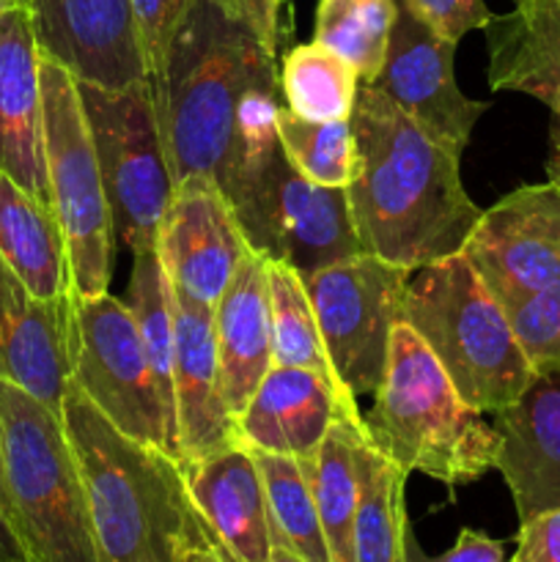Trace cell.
<instances>
[{"mask_svg": "<svg viewBox=\"0 0 560 562\" xmlns=\"http://www.w3.org/2000/svg\"><path fill=\"white\" fill-rule=\"evenodd\" d=\"M75 302H44L0 256V376L60 412L75 360Z\"/></svg>", "mask_w": 560, "mask_h": 562, "instance_id": "16", "label": "cell"}, {"mask_svg": "<svg viewBox=\"0 0 560 562\" xmlns=\"http://www.w3.org/2000/svg\"><path fill=\"white\" fill-rule=\"evenodd\" d=\"M38 75L49 201L69 250L71 283L77 296H102L113 272L115 234L91 126L77 77L66 66L42 55Z\"/></svg>", "mask_w": 560, "mask_h": 562, "instance_id": "7", "label": "cell"}, {"mask_svg": "<svg viewBox=\"0 0 560 562\" xmlns=\"http://www.w3.org/2000/svg\"><path fill=\"white\" fill-rule=\"evenodd\" d=\"M181 562H225L220 554L217 543H198V547H187L181 554Z\"/></svg>", "mask_w": 560, "mask_h": 562, "instance_id": "41", "label": "cell"}, {"mask_svg": "<svg viewBox=\"0 0 560 562\" xmlns=\"http://www.w3.org/2000/svg\"><path fill=\"white\" fill-rule=\"evenodd\" d=\"M132 274L126 289V307L135 318L137 335L146 349L154 382L159 387L165 415H168L170 437L179 450V428H176V395H173V360H176V322H173V289L165 274L154 247L132 252ZM179 461V459H176Z\"/></svg>", "mask_w": 560, "mask_h": 562, "instance_id": "27", "label": "cell"}, {"mask_svg": "<svg viewBox=\"0 0 560 562\" xmlns=\"http://www.w3.org/2000/svg\"><path fill=\"white\" fill-rule=\"evenodd\" d=\"M410 274L360 252L302 278L335 379L355 398L382 382Z\"/></svg>", "mask_w": 560, "mask_h": 562, "instance_id": "10", "label": "cell"}, {"mask_svg": "<svg viewBox=\"0 0 560 562\" xmlns=\"http://www.w3.org/2000/svg\"><path fill=\"white\" fill-rule=\"evenodd\" d=\"M497 464L519 521L560 508V371L536 373L525 393L494 415Z\"/></svg>", "mask_w": 560, "mask_h": 562, "instance_id": "20", "label": "cell"}, {"mask_svg": "<svg viewBox=\"0 0 560 562\" xmlns=\"http://www.w3.org/2000/svg\"><path fill=\"white\" fill-rule=\"evenodd\" d=\"M399 3L423 25L456 44L470 31H483L494 16L486 0H399Z\"/></svg>", "mask_w": 560, "mask_h": 562, "instance_id": "35", "label": "cell"}, {"mask_svg": "<svg viewBox=\"0 0 560 562\" xmlns=\"http://www.w3.org/2000/svg\"><path fill=\"white\" fill-rule=\"evenodd\" d=\"M42 53L20 0L0 9V168L31 195L49 201L44 157Z\"/></svg>", "mask_w": 560, "mask_h": 562, "instance_id": "19", "label": "cell"}, {"mask_svg": "<svg viewBox=\"0 0 560 562\" xmlns=\"http://www.w3.org/2000/svg\"><path fill=\"white\" fill-rule=\"evenodd\" d=\"M71 379L126 437L179 459L159 387L126 302L77 296Z\"/></svg>", "mask_w": 560, "mask_h": 562, "instance_id": "11", "label": "cell"}, {"mask_svg": "<svg viewBox=\"0 0 560 562\" xmlns=\"http://www.w3.org/2000/svg\"><path fill=\"white\" fill-rule=\"evenodd\" d=\"M340 415L362 420L357 398L307 368L272 366L236 417L239 442L267 453L311 459Z\"/></svg>", "mask_w": 560, "mask_h": 562, "instance_id": "17", "label": "cell"}, {"mask_svg": "<svg viewBox=\"0 0 560 562\" xmlns=\"http://www.w3.org/2000/svg\"><path fill=\"white\" fill-rule=\"evenodd\" d=\"M269 562H305V560H300V558H296V554H291L289 549L275 547V549H272V558H269Z\"/></svg>", "mask_w": 560, "mask_h": 562, "instance_id": "43", "label": "cell"}, {"mask_svg": "<svg viewBox=\"0 0 560 562\" xmlns=\"http://www.w3.org/2000/svg\"><path fill=\"white\" fill-rule=\"evenodd\" d=\"M0 516L11 525L14 530V516H11V499L9 488H5V470H3V448H0Z\"/></svg>", "mask_w": 560, "mask_h": 562, "instance_id": "42", "label": "cell"}, {"mask_svg": "<svg viewBox=\"0 0 560 562\" xmlns=\"http://www.w3.org/2000/svg\"><path fill=\"white\" fill-rule=\"evenodd\" d=\"M250 453L264 483L275 547L289 549L305 562H333L305 464L294 456L267 453V450L250 448Z\"/></svg>", "mask_w": 560, "mask_h": 562, "instance_id": "28", "label": "cell"}, {"mask_svg": "<svg viewBox=\"0 0 560 562\" xmlns=\"http://www.w3.org/2000/svg\"><path fill=\"white\" fill-rule=\"evenodd\" d=\"M399 0H318L313 42L355 66L360 86H373L390 47Z\"/></svg>", "mask_w": 560, "mask_h": 562, "instance_id": "30", "label": "cell"}, {"mask_svg": "<svg viewBox=\"0 0 560 562\" xmlns=\"http://www.w3.org/2000/svg\"><path fill=\"white\" fill-rule=\"evenodd\" d=\"M505 313L533 371H560V278L508 305Z\"/></svg>", "mask_w": 560, "mask_h": 562, "instance_id": "33", "label": "cell"}, {"mask_svg": "<svg viewBox=\"0 0 560 562\" xmlns=\"http://www.w3.org/2000/svg\"><path fill=\"white\" fill-rule=\"evenodd\" d=\"M31 16L38 53L80 82L126 88L146 80L132 0H20Z\"/></svg>", "mask_w": 560, "mask_h": 562, "instance_id": "15", "label": "cell"}, {"mask_svg": "<svg viewBox=\"0 0 560 562\" xmlns=\"http://www.w3.org/2000/svg\"><path fill=\"white\" fill-rule=\"evenodd\" d=\"M5 3H9V0H0V9H3V5H5Z\"/></svg>", "mask_w": 560, "mask_h": 562, "instance_id": "45", "label": "cell"}, {"mask_svg": "<svg viewBox=\"0 0 560 562\" xmlns=\"http://www.w3.org/2000/svg\"><path fill=\"white\" fill-rule=\"evenodd\" d=\"M60 420L80 464L102 562H181L187 547L217 543L192 505L179 461L119 431L75 379Z\"/></svg>", "mask_w": 560, "mask_h": 562, "instance_id": "3", "label": "cell"}, {"mask_svg": "<svg viewBox=\"0 0 560 562\" xmlns=\"http://www.w3.org/2000/svg\"><path fill=\"white\" fill-rule=\"evenodd\" d=\"M220 382L231 415L239 417L250 395L272 368V313H269L267 256L250 250L214 305Z\"/></svg>", "mask_w": 560, "mask_h": 562, "instance_id": "22", "label": "cell"}, {"mask_svg": "<svg viewBox=\"0 0 560 562\" xmlns=\"http://www.w3.org/2000/svg\"><path fill=\"white\" fill-rule=\"evenodd\" d=\"M362 426L368 442L406 475L421 472L448 488L470 486L497 464L494 423L459 398L437 357L406 322L390 335L384 376Z\"/></svg>", "mask_w": 560, "mask_h": 562, "instance_id": "4", "label": "cell"}, {"mask_svg": "<svg viewBox=\"0 0 560 562\" xmlns=\"http://www.w3.org/2000/svg\"><path fill=\"white\" fill-rule=\"evenodd\" d=\"M401 322L421 335L459 398L481 415L508 409L536 376L508 313L464 252L410 274Z\"/></svg>", "mask_w": 560, "mask_h": 562, "instance_id": "5", "label": "cell"}, {"mask_svg": "<svg viewBox=\"0 0 560 562\" xmlns=\"http://www.w3.org/2000/svg\"><path fill=\"white\" fill-rule=\"evenodd\" d=\"M453 53L456 42L434 33L399 3L388 55L373 88L388 93L421 130L461 157L489 102L461 91L453 75Z\"/></svg>", "mask_w": 560, "mask_h": 562, "instance_id": "14", "label": "cell"}, {"mask_svg": "<svg viewBox=\"0 0 560 562\" xmlns=\"http://www.w3.org/2000/svg\"><path fill=\"white\" fill-rule=\"evenodd\" d=\"M464 258L503 307L560 278V184H525L483 209Z\"/></svg>", "mask_w": 560, "mask_h": 562, "instance_id": "12", "label": "cell"}, {"mask_svg": "<svg viewBox=\"0 0 560 562\" xmlns=\"http://www.w3.org/2000/svg\"><path fill=\"white\" fill-rule=\"evenodd\" d=\"M225 198L250 250L289 263L302 278L366 252L346 190L305 179L283 148Z\"/></svg>", "mask_w": 560, "mask_h": 562, "instance_id": "9", "label": "cell"}, {"mask_svg": "<svg viewBox=\"0 0 560 562\" xmlns=\"http://www.w3.org/2000/svg\"><path fill=\"white\" fill-rule=\"evenodd\" d=\"M351 126L357 170L346 195L362 250L410 272L464 250L483 209L461 184L459 154L373 86L357 91Z\"/></svg>", "mask_w": 560, "mask_h": 562, "instance_id": "2", "label": "cell"}, {"mask_svg": "<svg viewBox=\"0 0 560 562\" xmlns=\"http://www.w3.org/2000/svg\"><path fill=\"white\" fill-rule=\"evenodd\" d=\"M547 108L552 110L555 119H560V91L552 93V99H549V102H547Z\"/></svg>", "mask_w": 560, "mask_h": 562, "instance_id": "44", "label": "cell"}, {"mask_svg": "<svg viewBox=\"0 0 560 562\" xmlns=\"http://www.w3.org/2000/svg\"><path fill=\"white\" fill-rule=\"evenodd\" d=\"M187 3L190 0H132V14H135L143 58L148 66V80L163 69L170 38H173L181 16H184Z\"/></svg>", "mask_w": 560, "mask_h": 562, "instance_id": "34", "label": "cell"}, {"mask_svg": "<svg viewBox=\"0 0 560 562\" xmlns=\"http://www.w3.org/2000/svg\"><path fill=\"white\" fill-rule=\"evenodd\" d=\"M173 181L212 176L223 195L280 148L278 47L223 0H190L157 77Z\"/></svg>", "mask_w": 560, "mask_h": 562, "instance_id": "1", "label": "cell"}, {"mask_svg": "<svg viewBox=\"0 0 560 562\" xmlns=\"http://www.w3.org/2000/svg\"><path fill=\"white\" fill-rule=\"evenodd\" d=\"M267 274L269 313H272V366L307 368V371L322 373L324 379L340 387L327 360V351H324L316 313H313L302 274L291 269L289 263L272 261V258H267Z\"/></svg>", "mask_w": 560, "mask_h": 562, "instance_id": "31", "label": "cell"}, {"mask_svg": "<svg viewBox=\"0 0 560 562\" xmlns=\"http://www.w3.org/2000/svg\"><path fill=\"white\" fill-rule=\"evenodd\" d=\"M110 214L115 241L132 252L157 245L159 220L176 190L159 126L152 80L126 88H102L77 80Z\"/></svg>", "mask_w": 560, "mask_h": 562, "instance_id": "8", "label": "cell"}, {"mask_svg": "<svg viewBox=\"0 0 560 562\" xmlns=\"http://www.w3.org/2000/svg\"><path fill=\"white\" fill-rule=\"evenodd\" d=\"M406 472L371 442L360 448V499L355 519V562H410Z\"/></svg>", "mask_w": 560, "mask_h": 562, "instance_id": "26", "label": "cell"}, {"mask_svg": "<svg viewBox=\"0 0 560 562\" xmlns=\"http://www.w3.org/2000/svg\"><path fill=\"white\" fill-rule=\"evenodd\" d=\"M154 250L176 291L214 307L250 245L217 181L187 176L159 220Z\"/></svg>", "mask_w": 560, "mask_h": 562, "instance_id": "13", "label": "cell"}, {"mask_svg": "<svg viewBox=\"0 0 560 562\" xmlns=\"http://www.w3.org/2000/svg\"><path fill=\"white\" fill-rule=\"evenodd\" d=\"M278 140L285 159L305 179L322 187H338V190H346L355 179L357 143L351 119L307 121L280 104Z\"/></svg>", "mask_w": 560, "mask_h": 562, "instance_id": "32", "label": "cell"}, {"mask_svg": "<svg viewBox=\"0 0 560 562\" xmlns=\"http://www.w3.org/2000/svg\"><path fill=\"white\" fill-rule=\"evenodd\" d=\"M179 467L192 505L217 538L223 560L269 562L275 543L250 448L239 442L206 459L179 461Z\"/></svg>", "mask_w": 560, "mask_h": 562, "instance_id": "21", "label": "cell"}, {"mask_svg": "<svg viewBox=\"0 0 560 562\" xmlns=\"http://www.w3.org/2000/svg\"><path fill=\"white\" fill-rule=\"evenodd\" d=\"M0 256L44 302L75 294L64 231L53 206L16 184L0 168Z\"/></svg>", "mask_w": 560, "mask_h": 562, "instance_id": "24", "label": "cell"}, {"mask_svg": "<svg viewBox=\"0 0 560 562\" xmlns=\"http://www.w3.org/2000/svg\"><path fill=\"white\" fill-rule=\"evenodd\" d=\"M242 20L250 22L272 47L280 42V3L283 0H223Z\"/></svg>", "mask_w": 560, "mask_h": 562, "instance_id": "38", "label": "cell"}, {"mask_svg": "<svg viewBox=\"0 0 560 562\" xmlns=\"http://www.w3.org/2000/svg\"><path fill=\"white\" fill-rule=\"evenodd\" d=\"M360 91L355 66L318 42L296 44L280 60V93L285 108L307 121L351 119Z\"/></svg>", "mask_w": 560, "mask_h": 562, "instance_id": "29", "label": "cell"}, {"mask_svg": "<svg viewBox=\"0 0 560 562\" xmlns=\"http://www.w3.org/2000/svg\"><path fill=\"white\" fill-rule=\"evenodd\" d=\"M547 176H549V181L560 184V119H555L552 121V130H549Z\"/></svg>", "mask_w": 560, "mask_h": 562, "instance_id": "40", "label": "cell"}, {"mask_svg": "<svg viewBox=\"0 0 560 562\" xmlns=\"http://www.w3.org/2000/svg\"><path fill=\"white\" fill-rule=\"evenodd\" d=\"M0 562H27L20 538H16V532L11 530L3 516H0Z\"/></svg>", "mask_w": 560, "mask_h": 562, "instance_id": "39", "label": "cell"}, {"mask_svg": "<svg viewBox=\"0 0 560 562\" xmlns=\"http://www.w3.org/2000/svg\"><path fill=\"white\" fill-rule=\"evenodd\" d=\"M508 562H560V508L519 521L516 552Z\"/></svg>", "mask_w": 560, "mask_h": 562, "instance_id": "36", "label": "cell"}, {"mask_svg": "<svg viewBox=\"0 0 560 562\" xmlns=\"http://www.w3.org/2000/svg\"><path fill=\"white\" fill-rule=\"evenodd\" d=\"M366 442L362 420L340 415L324 434L322 445L305 464L316 499L318 519L327 538L329 560L355 562V519L360 499V448Z\"/></svg>", "mask_w": 560, "mask_h": 562, "instance_id": "25", "label": "cell"}, {"mask_svg": "<svg viewBox=\"0 0 560 562\" xmlns=\"http://www.w3.org/2000/svg\"><path fill=\"white\" fill-rule=\"evenodd\" d=\"M0 448L27 562H102L80 464L60 412L0 376Z\"/></svg>", "mask_w": 560, "mask_h": 562, "instance_id": "6", "label": "cell"}, {"mask_svg": "<svg viewBox=\"0 0 560 562\" xmlns=\"http://www.w3.org/2000/svg\"><path fill=\"white\" fill-rule=\"evenodd\" d=\"M173 395L179 461L206 459V456L223 453V450L239 445L236 417L225 404L223 382H220L214 307L201 305L173 289Z\"/></svg>", "mask_w": 560, "mask_h": 562, "instance_id": "18", "label": "cell"}, {"mask_svg": "<svg viewBox=\"0 0 560 562\" xmlns=\"http://www.w3.org/2000/svg\"><path fill=\"white\" fill-rule=\"evenodd\" d=\"M489 88L547 104L560 91V0H516L486 27Z\"/></svg>", "mask_w": 560, "mask_h": 562, "instance_id": "23", "label": "cell"}, {"mask_svg": "<svg viewBox=\"0 0 560 562\" xmlns=\"http://www.w3.org/2000/svg\"><path fill=\"white\" fill-rule=\"evenodd\" d=\"M410 562H508V558H505L503 543L489 538L486 532L472 530V527H461L453 547L445 554H439V558H428L421 549V543H417L415 532H412Z\"/></svg>", "mask_w": 560, "mask_h": 562, "instance_id": "37", "label": "cell"}]
</instances>
